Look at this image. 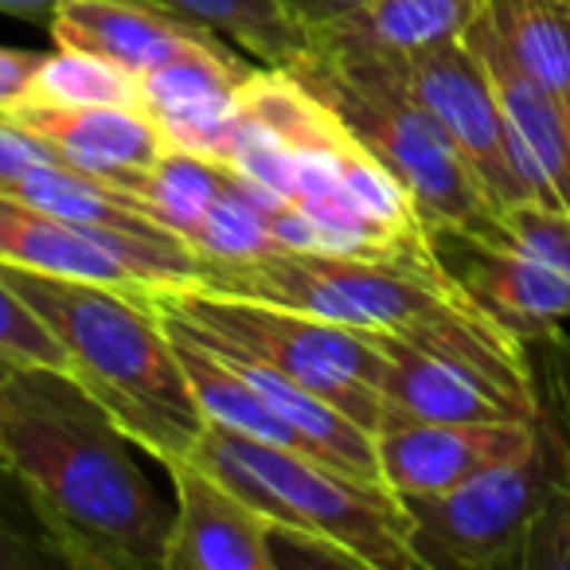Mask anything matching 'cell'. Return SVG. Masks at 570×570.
<instances>
[{"label": "cell", "mask_w": 570, "mask_h": 570, "mask_svg": "<svg viewBox=\"0 0 570 570\" xmlns=\"http://www.w3.org/2000/svg\"><path fill=\"white\" fill-rule=\"evenodd\" d=\"M0 465L71 570H160L173 508L134 442L63 372L12 367L0 383Z\"/></svg>", "instance_id": "cell-1"}, {"label": "cell", "mask_w": 570, "mask_h": 570, "mask_svg": "<svg viewBox=\"0 0 570 570\" xmlns=\"http://www.w3.org/2000/svg\"><path fill=\"white\" fill-rule=\"evenodd\" d=\"M196 285L289 305L356 333L399 336L414 348L484 375L523 406L539 411L528 341L492 317L445 262L411 266L274 246L250 262L199 266Z\"/></svg>", "instance_id": "cell-2"}, {"label": "cell", "mask_w": 570, "mask_h": 570, "mask_svg": "<svg viewBox=\"0 0 570 570\" xmlns=\"http://www.w3.org/2000/svg\"><path fill=\"white\" fill-rule=\"evenodd\" d=\"M0 277L59 341L67 375L137 450L153 453L160 465L188 458L207 419L145 289L40 274L9 262H0Z\"/></svg>", "instance_id": "cell-3"}, {"label": "cell", "mask_w": 570, "mask_h": 570, "mask_svg": "<svg viewBox=\"0 0 570 570\" xmlns=\"http://www.w3.org/2000/svg\"><path fill=\"white\" fill-rule=\"evenodd\" d=\"M289 75L317 95L383 168L395 173L434 235L504 250L508 230L500 207L438 121L411 98L391 59L309 43Z\"/></svg>", "instance_id": "cell-4"}, {"label": "cell", "mask_w": 570, "mask_h": 570, "mask_svg": "<svg viewBox=\"0 0 570 570\" xmlns=\"http://www.w3.org/2000/svg\"><path fill=\"white\" fill-rule=\"evenodd\" d=\"M191 461L238 492L277 535L367 570H422L411 512L380 481H360L294 445L262 442L207 422Z\"/></svg>", "instance_id": "cell-5"}, {"label": "cell", "mask_w": 570, "mask_h": 570, "mask_svg": "<svg viewBox=\"0 0 570 570\" xmlns=\"http://www.w3.org/2000/svg\"><path fill=\"white\" fill-rule=\"evenodd\" d=\"M403 504L422 570L570 567V450L543 414L523 458Z\"/></svg>", "instance_id": "cell-6"}, {"label": "cell", "mask_w": 570, "mask_h": 570, "mask_svg": "<svg viewBox=\"0 0 570 570\" xmlns=\"http://www.w3.org/2000/svg\"><path fill=\"white\" fill-rule=\"evenodd\" d=\"M145 302L157 313L188 321L254 360L277 367L302 387L344 411L352 422L375 434L383 426V399L375 391L380 375V344L372 333H356L336 321L262 302V297L223 294L207 285H149Z\"/></svg>", "instance_id": "cell-7"}, {"label": "cell", "mask_w": 570, "mask_h": 570, "mask_svg": "<svg viewBox=\"0 0 570 570\" xmlns=\"http://www.w3.org/2000/svg\"><path fill=\"white\" fill-rule=\"evenodd\" d=\"M0 262L40 269V274L118 285V289L184 285L196 282L199 274L196 254L180 238L173 243L118 238L67 223L9 191H0Z\"/></svg>", "instance_id": "cell-8"}, {"label": "cell", "mask_w": 570, "mask_h": 570, "mask_svg": "<svg viewBox=\"0 0 570 570\" xmlns=\"http://www.w3.org/2000/svg\"><path fill=\"white\" fill-rule=\"evenodd\" d=\"M391 63H395L403 87L411 90V98L450 137V145L473 168V176L500 212L520 204V199H531L520 165H515L512 141H508L497 95H492L481 63L461 36L450 43H438V48L391 59Z\"/></svg>", "instance_id": "cell-9"}, {"label": "cell", "mask_w": 570, "mask_h": 570, "mask_svg": "<svg viewBox=\"0 0 570 570\" xmlns=\"http://www.w3.org/2000/svg\"><path fill=\"white\" fill-rule=\"evenodd\" d=\"M539 419L500 422H411L387 419L375 430L380 481L399 500L438 497L535 445Z\"/></svg>", "instance_id": "cell-10"}, {"label": "cell", "mask_w": 570, "mask_h": 570, "mask_svg": "<svg viewBox=\"0 0 570 570\" xmlns=\"http://www.w3.org/2000/svg\"><path fill=\"white\" fill-rule=\"evenodd\" d=\"M465 48L476 56L484 79H489L497 106L504 114L508 141H512L515 165L528 184L531 199L570 212V114L539 79H531L515 56L504 48L492 24L473 4L465 32Z\"/></svg>", "instance_id": "cell-11"}, {"label": "cell", "mask_w": 570, "mask_h": 570, "mask_svg": "<svg viewBox=\"0 0 570 570\" xmlns=\"http://www.w3.org/2000/svg\"><path fill=\"white\" fill-rule=\"evenodd\" d=\"M254 67L219 40L191 43L188 51L141 75V114L165 134L168 149L227 160L238 134V87Z\"/></svg>", "instance_id": "cell-12"}, {"label": "cell", "mask_w": 570, "mask_h": 570, "mask_svg": "<svg viewBox=\"0 0 570 570\" xmlns=\"http://www.w3.org/2000/svg\"><path fill=\"white\" fill-rule=\"evenodd\" d=\"M173 476V531L160 570H274V523L254 512L230 484L184 458Z\"/></svg>", "instance_id": "cell-13"}, {"label": "cell", "mask_w": 570, "mask_h": 570, "mask_svg": "<svg viewBox=\"0 0 570 570\" xmlns=\"http://www.w3.org/2000/svg\"><path fill=\"white\" fill-rule=\"evenodd\" d=\"M20 129L40 137L67 168L137 196L149 168L168 149L165 134L134 106H17Z\"/></svg>", "instance_id": "cell-14"}, {"label": "cell", "mask_w": 570, "mask_h": 570, "mask_svg": "<svg viewBox=\"0 0 570 570\" xmlns=\"http://www.w3.org/2000/svg\"><path fill=\"white\" fill-rule=\"evenodd\" d=\"M380 375L375 391L383 399V422L411 419V422H500V419H528L535 422L543 411H531L504 387H497L484 375L442 360L434 352H422L399 336H380Z\"/></svg>", "instance_id": "cell-15"}, {"label": "cell", "mask_w": 570, "mask_h": 570, "mask_svg": "<svg viewBox=\"0 0 570 570\" xmlns=\"http://www.w3.org/2000/svg\"><path fill=\"white\" fill-rule=\"evenodd\" d=\"M48 32L56 48L90 51L134 75H149L191 43L219 40L207 28L157 9L149 0H59Z\"/></svg>", "instance_id": "cell-16"}, {"label": "cell", "mask_w": 570, "mask_h": 570, "mask_svg": "<svg viewBox=\"0 0 570 570\" xmlns=\"http://www.w3.org/2000/svg\"><path fill=\"white\" fill-rule=\"evenodd\" d=\"M469 266L461 269L465 289L492 313L504 321L515 336H547L570 321V277L528 254L512 250H489V246H469Z\"/></svg>", "instance_id": "cell-17"}, {"label": "cell", "mask_w": 570, "mask_h": 570, "mask_svg": "<svg viewBox=\"0 0 570 570\" xmlns=\"http://www.w3.org/2000/svg\"><path fill=\"white\" fill-rule=\"evenodd\" d=\"M469 17H473V0H372L364 9L309 32V43L403 59L458 40Z\"/></svg>", "instance_id": "cell-18"}, {"label": "cell", "mask_w": 570, "mask_h": 570, "mask_svg": "<svg viewBox=\"0 0 570 570\" xmlns=\"http://www.w3.org/2000/svg\"><path fill=\"white\" fill-rule=\"evenodd\" d=\"M0 191L28 199L32 207H43V212L59 215L67 223L106 230V235H118V238H149V243H173V238H180L160 219H153L149 207L137 196L67 165L24 168L20 176L0 184Z\"/></svg>", "instance_id": "cell-19"}, {"label": "cell", "mask_w": 570, "mask_h": 570, "mask_svg": "<svg viewBox=\"0 0 570 570\" xmlns=\"http://www.w3.org/2000/svg\"><path fill=\"white\" fill-rule=\"evenodd\" d=\"M515 63L562 106L570 102V4L567 0H473Z\"/></svg>", "instance_id": "cell-20"}, {"label": "cell", "mask_w": 570, "mask_h": 570, "mask_svg": "<svg viewBox=\"0 0 570 570\" xmlns=\"http://www.w3.org/2000/svg\"><path fill=\"white\" fill-rule=\"evenodd\" d=\"M149 4L207 28L219 40L238 43L254 59H262V67L289 71L309 48V32L277 0H149Z\"/></svg>", "instance_id": "cell-21"}, {"label": "cell", "mask_w": 570, "mask_h": 570, "mask_svg": "<svg viewBox=\"0 0 570 570\" xmlns=\"http://www.w3.org/2000/svg\"><path fill=\"white\" fill-rule=\"evenodd\" d=\"M24 106H134L141 110V75L75 48L43 51Z\"/></svg>", "instance_id": "cell-22"}, {"label": "cell", "mask_w": 570, "mask_h": 570, "mask_svg": "<svg viewBox=\"0 0 570 570\" xmlns=\"http://www.w3.org/2000/svg\"><path fill=\"white\" fill-rule=\"evenodd\" d=\"M227 184H235V173L219 160L184 149H165L137 188V199L149 207L153 219H160L173 235L184 238V230L204 215V207Z\"/></svg>", "instance_id": "cell-23"}, {"label": "cell", "mask_w": 570, "mask_h": 570, "mask_svg": "<svg viewBox=\"0 0 570 570\" xmlns=\"http://www.w3.org/2000/svg\"><path fill=\"white\" fill-rule=\"evenodd\" d=\"M500 215H504L512 250L528 254V258L570 277V212L543 204V199H520V204L504 207Z\"/></svg>", "instance_id": "cell-24"}, {"label": "cell", "mask_w": 570, "mask_h": 570, "mask_svg": "<svg viewBox=\"0 0 570 570\" xmlns=\"http://www.w3.org/2000/svg\"><path fill=\"white\" fill-rule=\"evenodd\" d=\"M0 356L17 367H51L67 375L59 341L4 277H0Z\"/></svg>", "instance_id": "cell-25"}, {"label": "cell", "mask_w": 570, "mask_h": 570, "mask_svg": "<svg viewBox=\"0 0 570 570\" xmlns=\"http://www.w3.org/2000/svg\"><path fill=\"white\" fill-rule=\"evenodd\" d=\"M17 476L0 465V570H43L63 567L59 551L51 547L48 531L32 515V508H12L4 489H12Z\"/></svg>", "instance_id": "cell-26"}, {"label": "cell", "mask_w": 570, "mask_h": 570, "mask_svg": "<svg viewBox=\"0 0 570 570\" xmlns=\"http://www.w3.org/2000/svg\"><path fill=\"white\" fill-rule=\"evenodd\" d=\"M36 165H63V160H59L40 137H32L28 129H20L17 121L0 114V184Z\"/></svg>", "instance_id": "cell-27"}, {"label": "cell", "mask_w": 570, "mask_h": 570, "mask_svg": "<svg viewBox=\"0 0 570 570\" xmlns=\"http://www.w3.org/2000/svg\"><path fill=\"white\" fill-rule=\"evenodd\" d=\"M40 59L43 51L0 48V114H12L17 106L28 102V90H32Z\"/></svg>", "instance_id": "cell-28"}, {"label": "cell", "mask_w": 570, "mask_h": 570, "mask_svg": "<svg viewBox=\"0 0 570 570\" xmlns=\"http://www.w3.org/2000/svg\"><path fill=\"white\" fill-rule=\"evenodd\" d=\"M277 4H282L305 32H317V28H325V24H333V20L348 17V12L364 9V4H372V0H277Z\"/></svg>", "instance_id": "cell-29"}, {"label": "cell", "mask_w": 570, "mask_h": 570, "mask_svg": "<svg viewBox=\"0 0 570 570\" xmlns=\"http://www.w3.org/2000/svg\"><path fill=\"white\" fill-rule=\"evenodd\" d=\"M59 0H0V12L17 20H32V24H48Z\"/></svg>", "instance_id": "cell-30"}, {"label": "cell", "mask_w": 570, "mask_h": 570, "mask_svg": "<svg viewBox=\"0 0 570 570\" xmlns=\"http://www.w3.org/2000/svg\"><path fill=\"white\" fill-rule=\"evenodd\" d=\"M12 367H17V364H9V360H4V356H0V383H4V380H9V375H12Z\"/></svg>", "instance_id": "cell-31"}, {"label": "cell", "mask_w": 570, "mask_h": 570, "mask_svg": "<svg viewBox=\"0 0 570 570\" xmlns=\"http://www.w3.org/2000/svg\"><path fill=\"white\" fill-rule=\"evenodd\" d=\"M567 114H570V102H567Z\"/></svg>", "instance_id": "cell-32"}, {"label": "cell", "mask_w": 570, "mask_h": 570, "mask_svg": "<svg viewBox=\"0 0 570 570\" xmlns=\"http://www.w3.org/2000/svg\"><path fill=\"white\" fill-rule=\"evenodd\" d=\"M567 4H570V0H567Z\"/></svg>", "instance_id": "cell-33"}]
</instances>
